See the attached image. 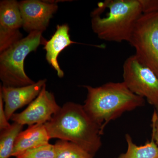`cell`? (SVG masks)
Instances as JSON below:
<instances>
[{
  "label": "cell",
  "mask_w": 158,
  "mask_h": 158,
  "mask_svg": "<svg viewBox=\"0 0 158 158\" xmlns=\"http://www.w3.org/2000/svg\"><path fill=\"white\" fill-rule=\"evenodd\" d=\"M44 125L51 139L70 141L94 156L101 147L103 133L82 105L66 103Z\"/></svg>",
  "instance_id": "6da1fadb"
},
{
  "label": "cell",
  "mask_w": 158,
  "mask_h": 158,
  "mask_svg": "<svg viewBox=\"0 0 158 158\" xmlns=\"http://www.w3.org/2000/svg\"><path fill=\"white\" fill-rule=\"evenodd\" d=\"M88 91L84 109L104 134L112 120L145 105V99L133 93L124 82H109L98 87L84 86Z\"/></svg>",
  "instance_id": "7a4b0ae2"
},
{
  "label": "cell",
  "mask_w": 158,
  "mask_h": 158,
  "mask_svg": "<svg viewBox=\"0 0 158 158\" xmlns=\"http://www.w3.org/2000/svg\"><path fill=\"white\" fill-rule=\"evenodd\" d=\"M142 14L139 0H106L91 12V27L102 40L129 42Z\"/></svg>",
  "instance_id": "3957f363"
},
{
  "label": "cell",
  "mask_w": 158,
  "mask_h": 158,
  "mask_svg": "<svg viewBox=\"0 0 158 158\" xmlns=\"http://www.w3.org/2000/svg\"><path fill=\"white\" fill-rule=\"evenodd\" d=\"M42 32L34 31L27 37L0 53V79L3 86L20 87L35 82L28 77L24 70L25 59L31 52L36 51L47 40Z\"/></svg>",
  "instance_id": "277c9868"
},
{
  "label": "cell",
  "mask_w": 158,
  "mask_h": 158,
  "mask_svg": "<svg viewBox=\"0 0 158 158\" xmlns=\"http://www.w3.org/2000/svg\"><path fill=\"white\" fill-rule=\"evenodd\" d=\"M129 43L139 61L158 77V12L142 15Z\"/></svg>",
  "instance_id": "5b68a950"
},
{
  "label": "cell",
  "mask_w": 158,
  "mask_h": 158,
  "mask_svg": "<svg viewBox=\"0 0 158 158\" xmlns=\"http://www.w3.org/2000/svg\"><path fill=\"white\" fill-rule=\"evenodd\" d=\"M123 82L136 95L146 99L158 111V77L135 56L126 59L123 65Z\"/></svg>",
  "instance_id": "8992f818"
},
{
  "label": "cell",
  "mask_w": 158,
  "mask_h": 158,
  "mask_svg": "<svg viewBox=\"0 0 158 158\" xmlns=\"http://www.w3.org/2000/svg\"><path fill=\"white\" fill-rule=\"evenodd\" d=\"M60 108L53 94L47 90L45 85L38 96L25 110L21 113H14L10 119L23 126L44 124L59 112Z\"/></svg>",
  "instance_id": "52a82bcc"
},
{
  "label": "cell",
  "mask_w": 158,
  "mask_h": 158,
  "mask_svg": "<svg viewBox=\"0 0 158 158\" xmlns=\"http://www.w3.org/2000/svg\"><path fill=\"white\" fill-rule=\"evenodd\" d=\"M19 6L23 28L29 33L45 31L58 9L57 4L52 1L24 0L19 2Z\"/></svg>",
  "instance_id": "ba28073f"
},
{
  "label": "cell",
  "mask_w": 158,
  "mask_h": 158,
  "mask_svg": "<svg viewBox=\"0 0 158 158\" xmlns=\"http://www.w3.org/2000/svg\"><path fill=\"white\" fill-rule=\"evenodd\" d=\"M23 20L19 2L3 0L0 2V53L23 38L20 29Z\"/></svg>",
  "instance_id": "9c48e42d"
},
{
  "label": "cell",
  "mask_w": 158,
  "mask_h": 158,
  "mask_svg": "<svg viewBox=\"0 0 158 158\" xmlns=\"http://www.w3.org/2000/svg\"><path fill=\"white\" fill-rule=\"evenodd\" d=\"M46 82V79H42L23 87L1 86L0 94L5 103L4 109L8 120L11 119L15 111L33 102L39 95Z\"/></svg>",
  "instance_id": "30bf717a"
},
{
  "label": "cell",
  "mask_w": 158,
  "mask_h": 158,
  "mask_svg": "<svg viewBox=\"0 0 158 158\" xmlns=\"http://www.w3.org/2000/svg\"><path fill=\"white\" fill-rule=\"evenodd\" d=\"M69 31V27L66 24L57 26L56 32L51 39L47 41L44 48L46 52L47 61L56 71L57 75L60 78L63 77L64 73L58 62L59 55L67 47L77 43L71 40Z\"/></svg>",
  "instance_id": "8fae6325"
},
{
  "label": "cell",
  "mask_w": 158,
  "mask_h": 158,
  "mask_svg": "<svg viewBox=\"0 0 158 158\" xmlns=\"http://www.w3.org/2000/svg\"><path fill=\"white\" fill-rule=\"evenodd\" d=\"M50 139L44 124L30 126L18 136L11 156H17L27 150L48 144Z\"/></svg>",
  "instance_id": "7c38bea8"
},
{
  "label": "cell",
  "mask_w": 158,
  "mask_h": 158,
  "mask_svg": "<svg viewBox=\"0 0 158 158\" xmlns=\"http://www.w3.org/2000/svg\"><path fill=\"white\" fill-rule=\"evenodd\" d=\"M125 139L127 151L114 158H158V147L153 138L141 146L135 144L129 134L126 135Z\"/></svg>",
  "instance_id": "4fadbf2b"
},
{
  "label": "cell",
  "mask_w": 158,
  "mask_h": 158,
  "mask_svg": "<svg viewBox=\"0 0 158 158\" xmlns=\"http://www.w3.org/2000/svg\"><path fill=\"white\" fill-rule=\"evenodd\" d=\"M23 126L14 122L9 128L1 131L0 158H9L11 157L16 138L22 131Z\"/></svg>",
  "instance_id": "5bb4252c"
},
{
  "label": "cell",
  "mask_w": 158,
  "mask_h": 158,
  "mask_svg": "<svg viewBox=\"0 0 158 158\" xmlns=\"http://www.w3.org/2000/svg\"><path fill=\"white\" fill-rule=\"evenodd\" d=\"M54 145L55 158H93L94 157L70 141L59 140Z\"/></svg>",
  "instance_id": "9a60e30c"
},
{
  "label": "cell",
  "mask_w": 158,
  "mask_h": 158,
  "mask_svg": "<svg viewBox=\"0 0 158 158\" xmlns=\"http://www.w3.org/2000/svg\"><path fill=\"white\" fill-rule=\"evenodd\" d=\"M16 158H55L54 145L49 144L27 150Z\"/></svg>",
  "instance_id": "2e32d148"
},
{
  "label": "cell",
  "mask_w": 158,
  "mask_h": 158,
  "mask_svg": "<svg viewBox=\"0 0 158 158\" xmlns=\"http://www.w3.org/2000/svg\"><path fill=\"white\" fill-rule=\"evenodd\" d=\"M143 14L158 12V0H139Z\"/></svg>",
  "instance_id": "e0dca14e"
},
{
  "label": "cell",
  "mask_w": 158,
  "mask_h": 158,
  "mask_svg": "<svg viewBox=\"0 0 158 158\" xmlns=\"http://www.w3.org/2000/svg\"><path fill=\"white\" fill-rule=\"evenodd\" d=\"M9 120L6 117L4 109V101L2 97L0 94V130L1 131L7 129L10 127L11 124L9 123Z\"/></svg>",
  "instance_id": "ac0fdd59"
},
{
  "label": "cell",
  "mask_w": 158,
  "mask_h": 158,
  "mask_svg": "<svg viewBox=\"0 0 158 158\" xmlns=\"http://www.w3.org/2000/svg\"><path fill=\"white\" fill-rule=\"evenodd\" d=\"M152 136L158 147V111L155 110L152 119Z\"/></svg>",
  "instance_id": "d6986e66"
}]
</instances>
